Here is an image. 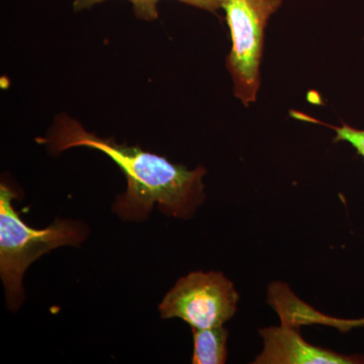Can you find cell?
<instances>
[{"label": "cell", "instance_id": "9", "mask_svg": "<svg viewBox=\"0 0 364 364\" xmlns=\"http://www.w3.org/2000/svg\"><path fill=\"white\" fill-rule=\"evenodd\" d=\"M150 1L151 4L156 9L157 2L159 0H150ZM179 1L203 9V11H210V13H217L219 9H222V0H179Z\"/></svg>", "mask_w": 364, "mask_h": 364}, {"label": "cell", "instance_id": "5", "mask_svg": "<svg viewBox=\"0 0 364 364\" xmlns=\"http://www.w3.org/2000/svg\"><path fill=\"white\" fill-rule=\"evenodd\" d=\"M263 350L254 364H364L363 354H343L309 343L298 328L282 324L261 328Z\"/></svg>", "mask_w": 364, "mask_h": 364}, {"label": "cell", "instance_id": "3", "mask_svg": "<svg viewBox=\"0 0 364 364\" xmlns=\"http://www.w3.org/2000/svg\"><path fill=\"white\" fill-rule=\"evenodd\" d=\"M282 0H222L231 35L232 48L226 64L233 81L234 95L250 107L257 100L265 28Z\"/></svg>", "mask_w": 364, "mask_h": 364}, {"label": "cell", "instance_id": "6", "mask_svg": "<svg viewBox=\"0 0 364 364\" xmlns=\"http://www.w3.org/2000/svg\"><path fill=\"white\" fill-rule=\"evenodd\" d=\"M193 334V364H224L228 356V330L223 326L196 329L191 328Z\"/></svg>", "mask_w": 364, "mask_h": 364}, {"label": "cell", "instance_id": "2", "mask_svg": "<svg viewBox=\"0 0 364 364\" xmlns=\"http://www.w3.org/2000/svg\"><path fill=\"white\" fill-rule=\"evenodd\" d=\"M16 193L0 186V275L11 309L21 305L23 277L32 263L61 246H77L85 241L87 229L82 223L57 220L46 229L26 226L13 205Z\"/></svg>", "mask_w": 364, "mask_h": 364}, {"label": "cell", "instance_id": "7", "mask_svg": "<svg viewBox=\"0 0 364 364\" xmlns=\"http://www.w3.org/2000/svg\"><path fill=\"white\" fill-rule=\"evenodd\" d=\"M291 117L301 121L310 122V123L322 124L328 128L332 129L335 132L334 142H346L350 144L352 147L355 149L359 156L364 160V130L354 128L349 124H343L342 126L336 127L332 124L321 123L318 119H313L299 112H291Z\"/></svg>", "mask_w": 364, "mask_h": 364}, {"label": "cell", "instance_id": "4", "mask_svg": "<svg viewBox=\"0 0 364 364\" xmlns=\"http://www.w3.org/2000/svg\"><path fill=\"white\" fill-rule=\"evenodd\" d=\"M238 291L219 272H193L181 277L159 306L163 318H179L191 328L219 327L237 312Z\"/></svg>", "mask_w": 364, "mask_h": 364}, {"label": "cell", "instance_id": "1", "mask_svg": "<svg viewBox=\"0 0 364 364\" xmlns=\"http://www.w3.org/2000/svg\"><path fill=\"white\" fill-rule=\"evenodd\" d=\"M54 152L87 147L107 155L123 170L128 181L126 193L117 198L114 213L127 221H143L158 205L166 215L191 219L205 202V167L188 170L166 158L138 147L117 144L90 133L70 117H61L46 140Z\"/></svg>", "mask_w": 364, "mask_h": 364}, {"label": "cell", "instance_id": "8", "mask_svg": "<svg viewBox=\"0 0 364 364\" xmlns=\"http://www.w3.org/2000/svg\"><path fill=\"white\" fill-rule=\"evenodd\" d=\"M107 1V0H74V9L75 11H82L85 9L100 4V2ZM133 4L136 14L140 18L146 20H153L157 18V9L151 4L150 0H129Z\"/></svg>", "mask_w": 364, "mask_h": 364}]
</instances>
